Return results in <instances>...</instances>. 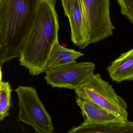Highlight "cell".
<instances>
[{"instance_id":"obj_1","label":"cell","mask_w":133,"mask_h":133,"mask_svg":"<svg viewBox=\"0 0 133 133\" xmlns=\"http://www.w3.org/2000/svg\"><path fill=\"white\" fill-rule=\"evenodd\" d=\"M40 0H0V64L19 58Z\"/></svg>"},{"instance_id":"obj_2","label":"cell","mask_w":133,"mask_h":133,"mask_svg":"<svg viewBox=\"0 0 133 133\" xmlns=\"http://www.w3.org/2000/svg\"><path fill=\"white\" fill-rule=\"evenodd\" d=\"M56 0H40L36 19L19 58L32 76L45 72L49 56L58 40L59 18Z\"/></svg>"},{"instance_id":"obj_3","label":"cell","mask_w":133,"mask_h":133,"mask_svg":"<svg viewBox=\"0 0 133 133\" xmlns=\"http://www.w3.org/2000/svg\"><path fill=\"white\" fill-rule=\"evenodd\" d=\"M77 97L128 120L127 105L109 82L99 74H93L74 89Z\"/></svg>"},{"instance_id":"obj_4","label":"cell","mask_w":133,"mask_h":133,"mask_svg":"<svg viewBox=\"0 0 133 133\" xmlns=\"http://www.w3.org/2000/svg\"><path fill=\"white\" fill-rule=\"evenodd\" d=\"M83 32L86 47L113 35L115 27L110 16V0H81Z\"/></svg>"},{"instance_id":"obj_5","label":"cell","mask_w":133,"mask_h":133,"mask_svg":"<svg viewBox=\"0 0 133 133\" xmlns=\"http://www.w3.org/2000/svg\"><path fill=\"white\" fill-rule=\"evenodd\" d=\"M18 98V121L32 127L36 133H53L52 117L35 88L20 85L15 90Z\"/></svg>"},{"instance_id":"obj_6","label":"cell","mask_w":133,"mask_h":133,"mask_svg":"<svg viewBox=\"0 0 133 133\" xmlns=\"http://www.w3.org/2000/svg\"><path fill=\"white\" fill-rule=\"evenodd\" d=\"M95 67L92 62H76L46 70L45 79L53 88L74 90L94 73Z\"/></svg>"},{"instance_id":"obj_7","label":"cell","mask_w":133,"mask_h":133,"mask_svg":"<svg viewBox=\"0 0 133 133\" xmlns=\"http://www.w3.org/2000/svg\"><path fill=\"white\" fill-rule=\"evenodd\" d=\"M76 102L81 110L84 123L101 124L126 121L115 114L78 97H76Z\"/></svg>"},{"instance_id":"obj_8","label":"cell","mask_w":133,"mask_h":133,"mask_svg":"<svg viewBox=\"0 0 133 133\" xmlns=\"http://www.w3.org/2000/svg\"><path fill=\"white\" fill-rule=\"evenodd\" d=\"M69 133H133V121L111 122L101 124L83 122L71 129Z\"/></svg>"},{"instance_id":"obj_9","label":"cell","mask_w":133,"mask_h":133,"mask_svg":"<svg viewBox=\"0 0 133 133\" xmlns=\"http://www.w3.org/2000/svg\"><path fill=\"white\" fill-rule=\"evenodd\" d=\"M112 81L116 82L133 80V49L122 54L107 67Z\"/></svg>"},{"instance_id":"obj_10","label":"cell","mask_w":133,"mask_h":133,"mask_svg":"<svg viewBox=\"0 0 133 133\" xmlns=\"http://www.w3.org/2000/svg\"><path fill=\"white\" fill-rule=\"evenodd\" d=\"M71 29L72 42L80 49L86 48L83 32V14L81 0H74L68 17Z\"/></svg>"},{"instance_id":"obj_11","label":"cell","mask_w":133,"mask_h":133,"mask_svg":"<svg viewBox=\"0 0 133 133\" xmlns=\"http://www.w3.org/2000/svg\"><path fill=\"white\" fill-rule=\"evenodd\" d=\"M84 55L81 52L60 45L57 40L54 45L49 56L46 70L76 63L78 59Z\"/></svg>"},{"instance_id":"obj_12","label":"cell","mask_w":133,"mask_h":133,"mask_svg":"<svg viewBox=\"0 0 133 133\" xmlns=\"http://www.w3.org/2000/svg\"><path fill=\"white\" fill-rule=\"evenodd\" d=\"M12 89L9 82L1 81L0 82V121H2L10 115Z\"/></svg>"},{"instance_id":"obj_13","label":"cell","mask_w":133,"mask_h":133,"mask_svg":"<svg viewBox=\"0 0 133 133\" xmlns=\"http://www.w3.org/2000/svg\"><path fill=\"white\" fill-rule=\"evenodd\" d=\"M120 7L121 13L133 25V0H116Z\"/></svg>"},{"instance_id":"obj_14","label":"cell","mask_w":133,"mask_h":133,"mask_svg":"<svg viewBox=\"0 0 133 133\" xmlns=\"http://www.w3.org/2000/svg\"><path fill=\"white\" fill-rule=\"evenodd\" d=\"M74 1V0H61L64 15L67 17L70 14Z\"/></svg>"}]
</instances>
